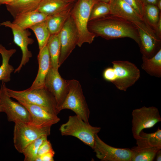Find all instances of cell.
Here are the masks:
<instances>
[{
  "mask_svg": "<svg viewBox=\"0 0 161 161\" xmlns=\"http://www.w3.org/2000/svg\"><path fill=\"white\" fill-rule=\"evenodd\" d=\"M88 28L95 37L100 36L106 40L128 37L134 41L139 46L140 44L138 32L134 24L112 14L89 21Z\"/></svg>",
  "mask_w": 161,
  "mask_h": 161,
  "instance_id": "cell-1",
  "label": "cell"
},
{
  "mask_svg": "<svg viewBox=\"0 0 161 161\" xmlns=\"http://www.w3.org/2000/svg\"><path fill=\"white\" fill-rule=\"evenodd\" d=\"M100 129V127L92 126L76 115L69 116L67 122L59 129L62 135L75 137L92 149L95 135Z\"/></svg>",
  "mask_w": 161,
  "mask_h": 161,
  "instance_id": "cell-2",
  "label": "cell"
},
{
  "mask_svg": "<svg viewBox=\"0 0 161 161\" xmlns=\"http://www.w3.org/2000/svg\"><path fill=\"white\" fill-rule=\"evenodd\" d=\"M7 91L11 97L16 100H23L39 106L57 115L59 113L54 97L44 86L31 90L27 89L22 91L14 90L7 87Z\"/></svg>",
  "mask_w": 161,
  "mask_h": 161,
  "instance_id": "cell-3",
  "label": "cell"
},
{
  "mask_svg": "<svg viewBox=\"0 0 161 161\" xmlns=\"http://www.w3.org/2000/svg\"><path fill=\"white\" fill-rule=\"evenodd\" d=\"M98 0H78L72 9L70 15L78 29L79 38L77 45L80 47L85 43L90 44L95 35L88 28L91 9Z\"/></svg>",
  "mask_w": 161,
  "mask_h": 161,
  "instance_id": "cell-4",
  "label": "cell"
},
{
  "mask_svg": "<svg viewBox=\"0 0 161 161\" xmlns=\"http://www.w3.org/2000/svg\"><path fill=\"white\" fill-rule=\"evenodd\" d=\"M51 127L38 126L21 121L15 122L13 140L15 148L22 153L25 148L31 142L42 136L49 135Z\"/></svg>",
  "mask_w": 161,
  "mask_h": 161,
  "instance_id": "cell-5",
  "label": "cell"
},
{
  "mask_svg": "<svg viewBox=\"0 0 161 161\" xmlns=\"http://www.w3.org/2000/svg\"><path fill=\"white\" fill-rule=\"evenodd\" d=\"M69 81V91L63 103L59 109L60 112L65 109L74 112L76 115L89 122L90 111L83 95L81 86L77 80Z\"/></svg>",
  "mask_w": 161,
  "mask_h": 161,
  "instance_id": "cell-6",
  "label": "cell"
},
{
  "mask_svg": "<svg viewBox=\"0 0 161 161\" xmlns=\"http://www.w3.org/2000/svg\"><path fill=\"white\" fill-rule=\"evenodd\" d=\"M116 79L113 83L118 89L126 91L139 80L140 72L133 63L127 61H114L112 62Z\"/></svg>",
  "mask_w": 161,
  "mask_h": 161,
  "instance_id": "cell-7",
  "label": "cell"
},
{
  "mask_svg": "<svg viewBox=\"0 0 161 161\" xmlns=\"http://www.w3.org/2000/svg\"><path fill=\"white\" fill-rule=\"evenodd\" d=\"M132 131L134 138L139 137L143 129L153 127L161 121V117L157 108L154 106H143L133 110L132 112Z\"/></svg>",
  "mask_w": 161,
  "mask_h": 161,
  "instance_id": "cell-8",
  "label": "cell"
},
{
  "mask_svg": "<svg viewBox=\"0 0 161 161\" xmlns=\"http://www.w3.org/2000/svg\"><path fill=\"white\" fill-rule=\"evenodd\" d=\"M134 24L137 28L140 38L139 46L140 52L148 58L152 57L161 49V38L143 19Z\"/></svg>",
  "mask_w": 161,
  "mask_h": 161,
  "instance_id": "cell-9",
  "label": "cell"
},
{
  "mask_svg": "<svg viewBox=\"0 0 161 161\" xmlns=\"http://www.w3.org/2000/svg\"><path fill=\"white\" fill-rule=\"evenodd\" d=\"M58 35L61 44L58 62L59 67L77 45L79 40L78 32L71 15L66 21Z\"/></svg>",
  "mask_w": 161,
  "mask_h": 161,
  "instance_id": "cell-10",
  "label": "cell"
},
{
  "mask_svg": "<svg viewBox=\"0 0 161 161\" xmlns=\"http://www.w3.org/2000/svg\"><path fill=\"white\" fill-rule=\"evenodd\" d=\"M0 103L2 112L5 113L9 122L30 123V116L27 108L18 102L13 100L8 95L5 83L2 82L0 89Z\"/></svg>",
  "mask_w": 161,
  "mask_h": 161,
  "instance_id": "cell-11",
  "label": "cell"
},
{
  "mask_svg": "<svg viewBox=\"0 0 161 161\" xmlns=\"http://www.w3.org/2000/svg\"><path fill=\"white\" fill-rule=\"evenodd\" d=\"M93 149L97 157L102 161H131L130 148L111 146L102 140L97 134L95 135Z\"/></svg>",
  "mask_w": 161,
  "mask_h": 161,
  "instance_id": "cell-12",
  "label": "cell"
},
{
  "mask_svg": "<svg viewBox=\"0 0 161 161\" xmlns=\"http://www.w3.org/2000/svg\"><path fill=\"white\" fill-rule=\"evenodd\" d=\"M0 25L9 27L12 30L14 42L22 51V57L21 63L14 71V73L19 72L23 66L29 62L30 58L32 56L31 52L28 49V46L33 43L34 40L29 37L31 33L27 29H23L10 21L3 22Z\"/></svg>",
  "mask_w": 161,
  "mask_h": 161,
  "instance_id": "cell-13",
  "label": "cell"
},
{
  "mask_svg": "<svg viewBox=\"0 0 161 161\" xmlns=\"http://www.w3.org/2000/svg\"><path fill=\"white\" fill-rule=\"evenodd\" d=\"M44 86L53 95L58 111L64 101L69 91V81L63 78L58 70L50 67L45 79Z\"/></svg>",
  "mask_w": 161,
  "mask_h": 161,
  "instance_id": "cell-14",
  "label": "cell"
},
{
  "mask_svg": "<svg viewBox=\"0 0 161 161\" xmlns=\"http://www.w3.org/2000/svg\"><path fill=\"white\" fill-rule=\"evenodd\" d=\"M16 100L28 110L30 116V123L32 124L41 127H51L60 120L57 115L50 113L41 106L23 100Z\"/></svg>",
  "mask_w": 161,
  "mask_h": 161,
  "instance_id": "cell-15",
  "label": "cell"
},
{
  "mask_svg": "<svg viewBox=\"0 0 161 161\" xmlns=\"http://www.w3.org/2000/svg\"><path fill=\"white\" fill-rule=\"evenodd\" d=\"M37 59L38 63V71L32 85L28 88L30 90L44 87L45 79L51 67L50 56L47 45L39 51Z\"/></svg>",
  "mask_w": 161,
  "mask_h": 161,
  "instance_id": "cell-16",
  "label": "cell"
},
{
  "mask_svg": "<svg viewBox=\"0 0 161 161\" xmlns=\"http://www.w3.org/2000/svg\"><path fill=\"white\" fill-rule=\"evenodd\" d=\"M111 14L121 17L133 23L143 18L123 0H111L109 3Z\"/></svg>",
  "mask_w": 161,
  "mask_h": 161,
  "instance_id": "cell-17",
  "label": "cell"
},
{
  "mask_svg": "<svg viewBox=\"0 0 161 161\" xmlns=\"http://www.w3.org/2000/svg\"><path fill=\"white\" fill-rule=\"evenodd\" d=\"M49 16L36 10L16 16L12 23L26 30L37 23L46 20Z\"/></svg>",
  "mask_w": 161,
  "mask_h": 161,
  "instance_id": "cell-18",
  "label": "cell"
},
{
  "mask_svg": "<svg viewBox=\"0 0 161 161\" xmlns=\"http://www.w3.org/2000/svg\"><path fill=\"white\" fill-rule=\"evenodd\" d=\"M72 3L65 0H41L36 10L51 16L72 7Z\"/></svg>",
  "mask_w": 161,
  "mask_h": 161,
  "instance_id": "cell-19",
  "label": "cell"
},
{
  "mask_svg": "<svg viewBox=\"0 0 161 161\" xmlns=\"http://www.w3.org/2000/svg\"><path fill=\"white\" fill-rule=\"evenodd\" d=\"M41 0H14L6 4L8 11L14 18L24 13L36 10Z\"/></svg>",
  "mask_w": 161,
  "mask_h": 161,
  "instance_id": "cell-20",
  "label": "cell"
},
{
  "mask_svg": "<svg viewBox=\"0 0 161 161\" xmlns=\"http://www.w3.org/2000/svg\"><path fill=\"white\" fill-rule=\"evenodd\" d=\"M141 68L148 74L157 78L161 77V48L152 57L143 55Z\"/></svg>",
  "mask_w": 161,
  "mask_h": 161,
  "instance_id": "cell-21",
  "label": "cell"
},
{
  "mask_svg": "<svg viewBox=\"0 0 161 161\" xmlns=\"http://www.w3.org/2000/svg\"><path fill=\"white\" fill-rule=\"evenodd\" d=\"M0 47L2 50L0 54L2 57V63L0 66V81L7 83L10 80L11 74L14 70L13 66L9 64V61L16 50L7 49L1 44H0Z\"/></svg>",
  "mask_w": 161,
  "mask_h": 161,
  "instance_id": "cell-22",
  "label": "cell"
},
{
  "mask_svg": "<svg viewBox=\"0 0 161 161\" xmlns=\"http://www.w3.org/2000/svg\"><path fill=\"white\" fill-rule=\"evenodd\" d=\"M72 7L55 14L49 16L46 20L51 35L58 33L70 15Z\"/></svg>",
  "mask_w": 161,
  "mask_h": 161,
  "instance_id": "cell-23",
  "label": "cell"
},
{
  "mask_svg": "<svg viewBox=\"0 0 161 161\" xmlns=\"http://www.w3.org/2000/svg\"><path fill=\"white\" fill-rule=\"evenodd\" d=\"M130 149L131 151V161H152L157 152L161 149V147H140L137 146Z\"/></svg>",
  "mask_w": 161,
  "mask_h": 161,
  "instance_id": "cell-24",
  "label": "cell"
},
{
  "mask_svg": "<svg viewBox=\"0 0 161 161\" xmlns=\"http://www.w3.org/2000/svg\"><path fill=\"white\" fill-rule=\"evenodd\" d=\"M135 140L137 146L140 147H161V130L158 128L156 131L151 133L142 130Z\"/></svg>",
  "mask_w": 161,
  "mask_h": 161,
  "instance_id": "cell-25",
  "label": "cell"
},
{
  "mask_svg": "<svg viewBox=\"0 0 161 161\" xmlns=\"http://www.w3.org/2000/svg\"><path fill=\"white\" fill-rule=\"evenodd\" d=\"M47 46L50 56L51 67L58 70L59 59L61 51V44L58 33L51 35Z\"/></svg>",
  "mask_w": 161,
  "mask_h": 161,
  "instance_id": "cell-26",
  "label": "cell"
},
{
  "mask_svg": "<svg viewBox=\"0 0 161 161\" xmlns=\"http://www.w3.org/2000/svg\"><path fill=\"white\" fill-rule=\"evenodd\" d=\"M29 29L35 34L38 43L39 51L41 50L47 45L51 35L47 26L46 20L36 24Z\"/></svg>",
  "mask_w": 161,
  "mask_h": 161,
  "instance_id": "cell-27",
  "label": "cell"
},
{
  "mask_svg": "<svg viewBox=\"0 0 161 161\" xmlns=\"http://www.w3.org/2000/svg\"><path fill=\"white\" fill-rule=\"evenodd\" d=\"M161 16V12L156 5L145 4L143 19L154 30Z\"/></svg>",
  "mask_w": 161,
  "mask_h": 161,
  "instance_id": "cell-28",
  "label": "cell"
},
{
  "mask_svg": "<svg viewBox=\"0 0 161 161\" xmlns=\"http://www.w3.org/2000/svg\"><path fill=\"white\" fill-rule=\"evenodd\" d=\"M47 136H42L29 144L24 149L22 154L24 155V161H35L41 145L47 139Z\"/></svg>",
  "mask_w": 161,
  "mask_h": 161,
  "instance_id": "cell-29",
  "label": "cell"
},
{
  "mask_svg": "<svg viewBox=\"0 0 161 161\" xmlns=\"http://www.w3.org/2000/svg\"><path fill=\"white\" fill-rule=\"evenodd\" d=\"M111 14L109 3L97 1L93 5L90 13L89 21Z\"/></svg>",
  "mask_w": 161,
  "mask_h": 161,
  "instance_id": "cell-30",
  "label": "cell"
},
{
  "mask_svg": "<svg viewBox=\"0 0 161 161\" xmlns=\"http://www.w3.org/2000/svg\"><path fill=\"white\" fill-rule=\"evenodd\" d=\"M129 5L143 19L145 4L143 0H123Z\"/></svg>",
  "mask_w": 161,
  "mask_h": 161,
  "instance_id": "cell-31",
  "label": "cell"
},
{
  "mask_svg": "<svg viewBox=\"0 0 161 161\" xmlns=\"http://www.w3.org/2000/svg\"><path fill=\"white\" fill-rule=\"evenodd\" d=\"M103 77L106 80L113 83L116 79L115 71L113 67L105 69L103 73Z\"/></svg>",
  "mask_w": 161,
  "mask_h": 161,
  "instance_id": "cell-32",
  "label": "cell"
},
{
  "mask_svg": "<svg viewBox=\"0 0 161 161\" xmlns=\"http://www.w3.org/2000/svg\"><path fill=\"white\" fill-rule=\"evenodd\" d=\"M53 151L51 143L47 139L40 146L38 151L37 157H40L46 153Z\"/></svg>",
  "mask_w": 161,
  "mask_h": 161,
  "instance_id": "cell-33",
  "label": "cell"
},
{
  "mask_svg": "<svg viewBox=\"0 0 161 161\" xmlns=\"http://www.w3.org/2000/svg\"><path fill=\"white\" fill-rule=\"evenodd\" d=\"M55 154L54 151L47 152L37 157L35 161H53Z\"/></svg>",
  "mask_w": 161,
  "mask_h": 161,
  "instance_id": "cell-34",
  "label": "cell"
},
{
  "mask_svg": "<svg viewBox=\"0 0 161 161\" xmlns=\"http://www.w3.org/2000/svg\"><path fill=\"white\" fill-rule=\"evenodd\" d=\"M154 30L157 35L161 38V16L160 17Z\"/></svg>",
  "mask_w": 161,
  "mask_h": 161,
  "instance_id": "cell-35",
  "label": "cell"
},
{
  "mask_svg": "<svg viewBox=\"0 0 161 161\" xmlns=\"http://www.w3.org/2000/svg\"><path fill=\"white\" fill-rule=\"evenodd\" d=\"M158 0H143L145 4H151L156 5Z\"/></svg>",
  "mask_w": 161,
  "mask_h": 161,
  "instance_id": "cell-36",
  "label": "cell"
},
{
  "mask_svg": "<svg viewBox=\"0 0 161 161\" xmlns=\"http://www.w3.org/2000/svg\"><path fill=\"white\" fill-rule=\"evenodd\" d=\"M156 161H161V150H159L157 153L156 155Z\"/></svg>",
  "mask_w": 161,
  "mask_h": 161,
  "instance_id": "cell-37",
  "label": "cell"
},
{
  "mask_svg": "<svg viewBox=\"0 0 161 161\" xmlns=\"http://www.w3.org/2000/svg\"><path fill=\"white\" fill-rule=\"evenodd\" d=\"M160 11L161 12V0H158L156 5Z\"/></svg>",
  "mask_w": 161,
  "mask_h": 161,
  "instance_id": "cell-38",
  "label": "cell"
},
{
  "mask_svg": "<svg viewBox=\"0 0 161 161\" xmlns=\"http://www.w3.org/2000/svg\"><path fill=\"white\" fill-rule=\"evenodd\" d=\"M14 0H3L4 4H7L10 3Z\"/></svg>",
  "mask_w": 161,
  "mask_h": 161,
  "instance_id": "cell-39",
  "label": "cell"
},
{
  "mask_svg": "<svg viewBox=\"0 0 161 161\" xmlns=\"http://www.w3.org/2000/svg\"><path fill=\"white\" fill-rule=\"evenodd\" d=\"M111 0H98V1L104 2L107 3H109Z\"/></svg>",
  "mask_w": 161,
  "mask_h": 161,
  "instance_id": "cell-40",
  "label": "cell"
},
{
  "mask_svg": "<svg viewBox=\"0 0 161 161\" xmlns=\"http://www.w3.org/2000/svg\"><path fill=\"white\" fill-rule=\"evenodd\" d=\"M65 1L69 2H70L71 3L73 2L75 0H65Z\"/></svg>",
  "mask_w": 161,
  "mask_h": 161,
  "instance_id": "cell-41",
  "label": "cell"
},
{
  "mask_svg": "<svg viewBox=\"0 0 161 161\" xmlns=\"http://www.w3.org/2000/svg\"><path fill=\"white\" fill-rule=\"evenodd\" d=\"M3 4H4L3 0H0V6Z\"/></svg>",
  "mask_w": 161,
  "mask_h": 161,
  "instance_id": "cell-42",
  "label": "cell"
},
{
  "mask_svg": "<svg viewBox=\"0 0 161 161\" xmlns=\"http://www.w3.org/2000/svg\"><path fill=\"white\" fill-rule=\"evenodd\" d=\"M0 112H2V109L1 108V105L0 103Z\"/></svg>",
  "mask_w": 161,
  "mask_h": 161,
  "instance_id": "cell-43",
  "label": "cell"
},
{
  "mask_svg": "<svg viewBox=\"0 0 161 161\" xmlns=\"http://www.w3.org/2000/svg\"><path fill=\"white\" fill-rule=\"evenodd\" d=\"M2 52V50L1 49L0 47V53H1Z\"/></svg>",
  "mask_w": 161,
  "mask_h": 161,
  "instance_id": "cell-44",
  "label": "cell"
}]
</instances>
